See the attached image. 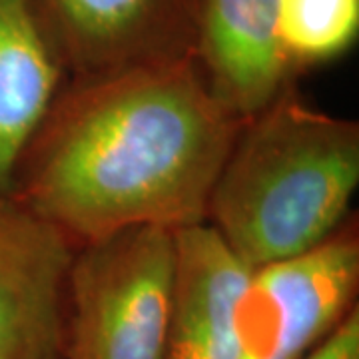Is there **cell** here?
<instances>
[{"label": "cell", "mask_w": 359, "mask_h": 359, "mask_svg": "<svg viewBox=\"0 0 359 359\" xmlns=\"http://www.w3.org/2000/svg\"><path fill=\"white\" fill-rule=\"evenodd\" d=\"M68 82L40 0H0V194Z\"/></svg>", "instance_id": "obj_9"}, {"label": "cell", "mask_w": 359, "mask_h": 359, "mask_svg": "<svg viewBox=\"0 0 359 359\" xmlns=\"http://www.w3.org/2000/svg\"><path fill=\"white\" fill-rule=\"evenodd\" d=\"M176 230L138 226L74 250L65 292V359H164Z\"/></svg>", "instance_id": "obj_3"}, {"label": "cell", "mask_w": 359, "mask_h": 359, "mask_svg": "<svg viewBox=\"0 0 359 359\" xmlns=\"http://www.w3.org/2000/svg\"><path fill=\"white\" fill-rule=\"evenodd\" d=\"M72 254L52 226L0 194V359H65Z\"/></svg>", "instance_id": "obj_5"}, {"label": "cell", "mask_w": 359, "mask_h": 359, "mask_svg": "<svg viewBox=\"0 0 359 359\" xmlns=\"http://www.w3.org/2000/svg\"><path fill=\"white\" fill-rule=\"evenodd\" d=\"M355 216L321 244L250 268L236 311L238 359H304L358 309Z\"/></svg>", "instance_id": "obj_4"}, {"label": "cell", "mask_w": 359, "mask_h": 359, "mask_svg": "<svg viewBox=\"0 0 359 359\" xmlns=\"http://www.w3.org/2000/svg\"><path fill=\"white\" fill-rule=\"evenodd\" d=\"M304 359H359V308Z\"/></svg>", "instance_id": "obj_11"}, {"label": "cell", "mask_w": 359, "mask_h": 359, "mask_svg": "<svg viewBox=\"0 0 359 359\" xmlns=\"http://www.w3.org/2000/svg\"><path fill=\"white\" fill-rule=\"evenodd\" d=\"M248 273L208 222L176 230L164 359H238L236 311Z\"/></svg>", "instance_id": "obj_8"}, {"label": "cell", "mask_w": 359, "mask_h": 359, "mask_svg": "<svg viewBox=\"0 0 359 359\" xmlns=\"http://www.w3.org/2000/svg\"><path fill=\"white\" fill-rule=\"evenodd\" d=\"M240 126L194 56L72 78L26 144L11 196L74 250L138 226H194Z\"/></svg>", "instance_id": "obj_1"}, {"label": "cell", "mask_w": 359, "mask_h": 359, "mask_svg": "<svg viewBox=\"0 0 359 359\" xmlns=\"http://www.w3.org/2000/svg\"><path fill=\"white\" fill-rule=\"evenodd\" d=\"M192 56L214 98L242 122L295 74L276 34V0H194Z\"/></svg>", "instance_id": "obj_7"}, {"label": "cell", "mask_w": 359, "mask_h": 359, "mask_svg": "<svg viewBox=\"0 0 359 359\" xmlns=\"http://www.w3.org/2000/svg\"><path fill=\"white\" fill-rule=\"evenodd\" d=\"M276 34L294 72L334 62L359 36V0H276Z\"/></svg>", "instance_id": "obj_10"}, {"label": "cell", "mask_w": 359, "mask_h": 359, "mask_svg": "<svg viewBox=\"0 0 359 359\" xmlns=\"http://www.w3.org/2000/svg\"><path fill=\"white\" fill-rule=\"evenodd\" d=\"M359 186V124L287 84L242 122L212 188L205 222L250 268L327 240Z\"/></svg>", "instance_id": "obj_2"}, {"label": "cell", "mask_w": 359, "mask_h": 359, "mask_svg": "<svg viewBox=\"0 0 359 359\" xmlns=\"http://www.w3.org/2000/svg\"><path fill=\"white\" fill-rule=\"evenodd\" d=\"M68 80L192 56L194 0H40Z\"/></svg>", "instance_id": "obj_6"}]
</instances>
